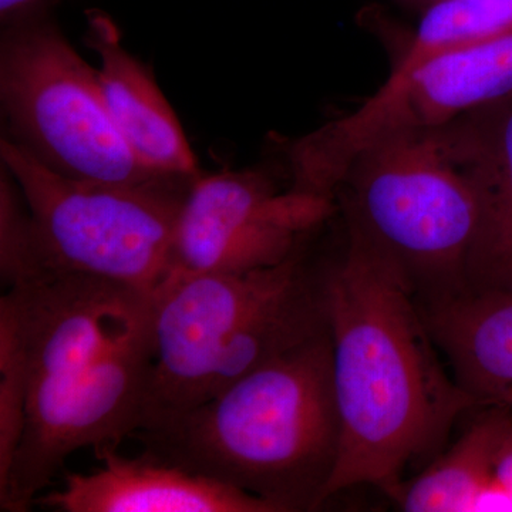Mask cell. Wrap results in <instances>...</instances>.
I'll return each instance as SVG.
<instances>
[{
  "instance_id": "cell-1",
  "label": "cell",
  "mask_w": 512,
  "mask_h": 512,
  "mask_svg": "<svg viewBox=\"0 0 512 512\" xmlns=\"http://www.w3.org/2000/svg\"><path fill=\"white\" fill-rule=\"evenodd\" d=\"M5 295L22 340L28 399L0 511L28 512L74 453L119 448L140 430L156 362L153 295L56 272Z\"/></svg>"
},
{
  "instance_id": "cell-2",
  "label": "cell",
  "mask_w": 512,
  "mask_h": 512,
  "mask_svg": "<svg viewBox=\"0 0 512 512\" xmlns=\"http://www.w3.org/2000/svg\"><path fill=\"white\" fill-rule=\"evenodd\" d=\"M346 227L343 255L320 269L340 423L322 504L357 485L393 498L404 470L478 406L440 362L406 276L359 229Z\"/></svg>"
},
{
  "instance_id": "cell-3",
  "label": "cell",
  "mask_w": 512,
  "mask_h": 512,
  "mask_svg": "<svg viewBox=\"0 0 512 512\" xmlns=\"http://www.w3.org/2000/svg\"><path fill=\"white\" fill-rule=\"evenodd\" d=\"M131 439L187 470L264 498L281 512L315 510L340 441L329 328Z\"/></svg>"
},
{
  "instance_id": "cell-4",
  "label": "cell",
  "mask_w": 512,
  "mask_h": 512,
  "mask_svg": "<svg viewBox=\"0 0 512 512\" xmlns=\"http://www.w3.org/2000/svg\"><path fill=\"white\" fill-rule=\"evenodd\" d=\"M156 362L140 430L207 402L328 329L303 248L242 274L168 276L153 293Z\"/></svg>"
},
{
  "instance_id": "cell-5",
  "label": "cell",
  "mask_w": 512,
  "mask_h": 512,
  "mask_svg": "<svg viewBox=\"0 0 512 512\" xmlns=\"http://www.w3.org/2000/svg\"><path fill=\"white\" fill-rule=\"evenodd\" d=\"M478 111L384 138L350 163L335 194L346 224L397 265L424 301L466 288L480 231Z\"/></svg>"
},
{
  "instance_id": "cell-6",
  "label": "cell",
  "mask_w": 512,
  "mask_h": 512,
  "mask_svg": "<svg viewBox=\"0 0 512 512\" xmlns=\"http://www.w3.org/2000/svg\"><path fill=\"white\" fill-rule=\"evenodd\" d=\"M0 154L32 217L39 274L93 276L151 295L163 284L195 178L97 183L55 173L13 140H2Z\"/></svg>"
},
{
  "instance_id": "cell-7",
  "label": "cell",
  "mask_w": 512,
  "mask_h": 512,
  "mask_svg": "<svg viewBox=\"0 0 512 512\" xmlns=\"http://www.w3.org/2000/svg\"><path fill=\"white\" fill-rule=\"evenodd\" d=\"M0 99L15 143L64 177L136 184L164 177L138 163L114 123L99 72L50 23L10 26Z\"/></svg>"
},
{
  "instance_id": "cell-8",
  "label": "cell",
  "mask_w": 512,
  "mask_h": 512,
  "mask_svg": "<svg viewBox=\"0 0 512 512\" xmlns=\"http://www.w3.org/2000/svg\"><path fill=\"white\" fill-rule=\"evenodd\" d=\"M512 97V32L424 60L390 76L359 109L306 134L289 150L292 190L335 200L365 148L430 130Z\"/></svg>"
},
{
  "instance_id": "cell-9",
  "label": "cell",
  "mask_w": 512,
  "mask_h": 512,
  "mask_svg": "<svg viewBox=\"0 0 512 512\" xmlns=\"http://www.w3.org/2000/svg\"><path fill=\"white\" fill-rule=\"evenodd\" d=\"M336 210L335 200L279 190L258 170L200 175L178 217L168 276L242 274L282 264Z\"/></svg>"
},
{
  "instance_id": "cell-10",
  "label": "cell",
  "mask_w": 512,
  "mask_h": 512,
  "mask_svg": "<svg viewBox=\"0 0 512 512\" xmlns=\"http://www.w3.org/2000/svg\"><path fill=\"white\" fill-rule=\"evenodd\" d=\"M94 456L101 463L96 471L64 474L63 487L36 504L62 512H281L264 498L148 450L127 457L107 447Z\"/></svg>"
},
{
  "instance_id": "cell-11",
  "label": "cell",
  "mask_w": 512,
  "mask_h": 512,
  "mask_svg": "<svg viewBox=\"0 0 512 512\" xmlns=\"http://www.w3.org/2000/svg\"><path fill=\"white\" fill-rule=\"evenodd\" d=\"M89 45L100 57L97 72L111 117L138 163L164 177H200L171 104L109 20H93Z\"/></svg>"
},
{
  "instance_id": "cell-12",
  "label": "cell",
  "mask_w": 512,
  "mask_h": 512,
  "mask_svg": "<svg viewBox=\"0 0 512 512\" xmlns=\"http://www.w3.org/2000/svg\"><path fill=\"white\" fill-rule=\"evenodd\" d=\"M420 308L454 379L478 406L512 407V288L461 289Z\"/></svg>"
},
{
  "instance_id": "cell-13",
  "label": "cell",
  "mask_w": 512,
  "mask_h": 512,
  "mask_svg": "<svg viewBox=\"0 0 512 512\" xmlns=\"http://www.w3.org/2000/svg\"><path fill=\"white\" fill-rule=\"evenodd\" d=\"M483 214L466 288H512V97L478 111Z\"/></svg>"
},
{
  "instance_id": "cell-14",
  "label": "cell",
  "mask_w": 512,
  "mask_h": 512,
  "mask_svg": "<svg viewBox=\"0 0 512 512\" xmlns=\"http://www.w3.org/2000/svg\"><path fill=\"white\" fill-rule=\"evenodd\" d=\"M512 414L503 404L484 406L466 433L393 500L406 512H477L490 485L495 450Z\"/></svg>"
},
{
  "instance_id": "cell-15",
  "label": "cell",
  "mask_w": 512,
  "mask_h": 512,
  "mask_svg": "<svg viewBox=\"0 0 512 512\" xmlns=\"http://www.w3.org/2000/svg\"><path fill=\"white\" fill-rule=\"evenodd\" d=\"M512 32V0H441L426 8L390 76L430 57Z\"/></svg>"
},
{
  "instance_id": "cell-16",
  "label": "cell",
  "mask_w": 512,
  "mask_h": 512,
  "mask_svg": "<svg viewBox=\"0 0 512 512\" xmlns=\"http://www.w3.org/2000/svg\"><path fill=\"white\" fill-rule=\"evenodd\" d=\"M25 355L15 311L8 296L0 299V484L5 483L26 424Z\"/></svg>"
},
{
  "instance_id": "cell-17",
  "label": "cell",
  "mask_w": 512,
  "mask_h": 512,
  "mask_svg": "<svg viewBox=\"0 0 512 512\" xmlns=\"http://www.w3.org/2000/svg\"><path fill=\"white\" fill-rule=\"evenodd\" d=\"M39 274L32 217L15 178L3 167L0 183V275L8 289Z\"/></svg>"
},
{
  "instance_id": "cell-18",
  "label": "cell",
  "mask_w": 512,
  "mask_h": 512,
  "mask_svg": "<svg viewBox=\"0 0 512 512\" xmlns=\"http://www.w3.org/2000/svg\"><path fill=\"white\" fill-rule=\"evenodd\" d=\"M480 511H512V414L495 450L490 485L477 507Z\"/></svg>"
},
{
  "instance_id": "cell-19",
  "label": "cell",
  "mask_w": 512,
  "mask_h": 512,
  "mask_svg": "<svg viewBox=\"0 0 512 512\" xmlns=\"http://www.w3.org/2000/svg\"><path fill=\"white\" fill-rule=\"evenodd\" d=\"M49 0H0V18L6 25L28 22Z\"/></svg>"
},
{
  "instance_id": "cell-20",
  "label": "cell",
  "mask_w": 512,
  "mask_h": 512,
  "mask_svg": "<svg viewBox=\"0 0 512 512\" xmlns=\"http://www.w3.org/2000/svg\"><path fill=\"white\" fill-rule=\"evenodd\" d=\"M409 2L420 3V5L429 6L434 5V3L441 2V0H409Z\"/></svg>"
},
{
  "instance_id": "cell-21",
  "label": "cell",
  "mask_w": 512,
  "mask_h": 512,
  "mask_svg": "<svg viewBox=\"0 0 512 512\" xmlns=\"http://www.w3.org/2000/svg\"><path fill=\"white\" fill-rule=\"evenodd\" d=\"M511 409H512V407H511Z\"/></svg>"
}]
</instances>
